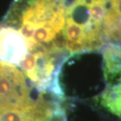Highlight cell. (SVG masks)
<instances>
[{
	"mask_svg": "<svg viewBox=\"0 0 121 121\" xmlns=\"http://www.w3.org/2000/svg\"><path fill=\"white\" fill-rule=\"evenodd\" d=\"M103 71L105 89L121 87V45L108 43L103 49Z\"/></svg>",
	"mask_w": 121,
	"mask_h": 121,
	"instance_id": "obj_3",
	"label": "cell"
},
{
	"mask_svg": "<svg viewBox=\"0 0 121 121\" xmlns=\"http://www.w3.org/2000/svg\"><path fill=\"white\" fill-rule=\"evenodd\" d=\"M6 65V63H3L2 64V65H1L0 66V76H1V75L2 74V72H3V70H4V67H5V65Z\"/></svg>",
	"mask_w": 121,
	"mask_h": 121,
	"instance_id": "obj_5",
	"label": "cell"
},
{
	"mask_svg": "<svg viewBox=\"0 0 121 121\" xmlns=\"http://www.w3.org/2000/svg\"><path fill=\"white\" fill-rule=\"evenodd\" d=\"M108 0H65V48L69 55L98 51L106 45L104 23Z\"/></svg>",
	"mask_w": 121,
	"mask_h": 121,
	"instance_id": "obj_1",
	"label": "cell"
},
{
	"mask_svg": "<svg viewBox=\"0 0 121 121\" xmlns=\"http://www.w3.org/2000/svg\"><path fill=\"white\" fill-rule=\"evenodd\" d=\"M104 32L106 44L115 43L121 45V0H108Z\"/></svg>",
	"mask_w": 121,
	"mask_h": 121,
	"instance_id": "obj_4",
	"label": "cell"
},
{
	"mask_svg": "<svg viewBox=\"0 0 121 121\" xmlns=\"http://www.w3.org/2000/svg\"><path fill=\"white\" fill-rule=\"evenodd\" d=\"M28 53L27 42L15 28L0 26V61L17 65Z\"/></svg>",
	"mask_w": 121,
	"mask_h": 121,
	"instance_id": "obj_2",
	"label": "cell"
}]
</instances>
